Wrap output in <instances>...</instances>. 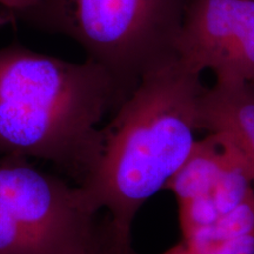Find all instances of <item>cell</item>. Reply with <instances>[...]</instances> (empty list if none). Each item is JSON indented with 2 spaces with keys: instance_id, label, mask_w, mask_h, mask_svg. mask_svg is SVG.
Instances as JSON below:
<instances>
[{
  "instance_id": "1",
  "label": "cell",
  "mask_w": 254,
  "mask_h": 254,
  "mask_svg": "<svg viewBox=\"0 0 254 254\" xmlns=\"http://www.w3.org/2000/svg\"><path fill=\"white\" fill-rule=\"evenodd\" d=\"M201 73L177 57L140 78L103 127L100 154L78 184L91 213L107 209L111 221L132 232L141 206L165 189L195 145Z\"/></svg>"
},
{
  "instance_id": "2",
  "label": "cell",
  "mask_w": 254,
  "mask_h": 254,
  "mask_svg": "<svg viewBox=\"0 0 254 254\" xmlns=\"http://www.w3.org/2000/svg\"><path fill=\"white\" fill-rule=\"evenodd\" d=\"M99 64L20 44L0 47V157L39 158L80 184L103 147L99 124L126 99Z\"/></svg>"
},
{
  "instance_id": "3",
  "label": "cell",
  "mask_w": 254,
  "mask_h": 254,
  "mask_svg": "<svg viewBox=\"0 0 254 254\" xmlns=\"http://www.w3.org/2000/svg\"><path fill=\"white\" fill-rule=\"evenodd\" d=\"M189 0H49L40 30L75 40L126 97L145 73L176 57Z\"/></svg>"
},
{
  "instance_id": "4",
  "label": "cell",
  "mask_w": 254,
  "mask_h": 254,
  "mask_svg": "<svg viewBox=\"0 0 254 254\" xmlns=\"http://www.w3.org/2000/svg\"><path fill=\"white\" fill-rule=\"evenodd\" d=\"M19 155L0 157V201L40 254H85L97 219L77 186Z\"/></svg>"
},
{
  "instance_id": "5",
  "label": "cell",
  "mask_w": 254,
  "mask_h": 254,
  "mask_svg": "<svg viewBox=\"0 0 254 254\" xmlns=\"http://www.w3.org/2000/svg\"><path fill=\"white\" fill-rule=\"evenodd\" d=\"M174 53L196 72L254 84V0H189Z\"/></svg>"
},
{
  "instance_id": "6",
  "label": "cell",
  "mask_w": 254,
  "mask_h": 254,
  "mask_svg": "<svg viewBox=\"0 0 254 254\" xmlns=\"http://www.w3.org/2000/svg\"><path fill=\"white\" fill-rule=\"evenodd\" d=\"M198 128L221 136L241 159L254 182V84L215 80L202 91Z\"/></svg>"
},
{
  "instance_id": "7",
  "label": "cell",
  "mask_w": 254,
  "mask_h": 254,
  "mask_svg": "<svg viewBox=\"0 0 254 254\" xmlns=\"http://www.w3.org/2000/svg\"><path fill=\"white\" fill-rule=\"evenodd\" d=\"M85 254H138L132 245V233L120 230L110 217L97 220L94 233Z\"/></svg>"
},
{
  "instance_id": "8",
  "label": "cell",
  "mask_w": 254,
  "mask_h": 254,
  "mask_svg": "<svg viewBox=\"0 0 254 254\" xmlns=\"http://www.w3.org/2000/svg\"><path fill=\"white\" fill-rule=\"evenodd\" d=\"M0 254H40L0 201Z\"/></svg>"
},
{
  "instance_id": "9",
  "label": "cell",
  "mask_w": 254,
  "mask_h": 254,
  "mask_svg": "<svg viewBox=\"0 0 254 254\" xmlns=\"http://www.w3.org/2000/svg\"><path fill=\"white\" fill-rule=\"evenodd\" d=\"M49 0H0V24L20 21L39 28Z\"/></svg>"
},
{
  "instance_id": "10",
  "label": "cell",
  "mask_w": 254,
  "mask_h": 254,
  "mask_svg": "<svg viewBox=\"0 0 254 254\" xmlns=\"http://www.w3.org/2000/svg\"><path fill=\"white\" fill-rule=\"evenodd\" d=\"M164 254H254V232L204 246H187L179 241Z\"/></svg>"
}]
</instances>
